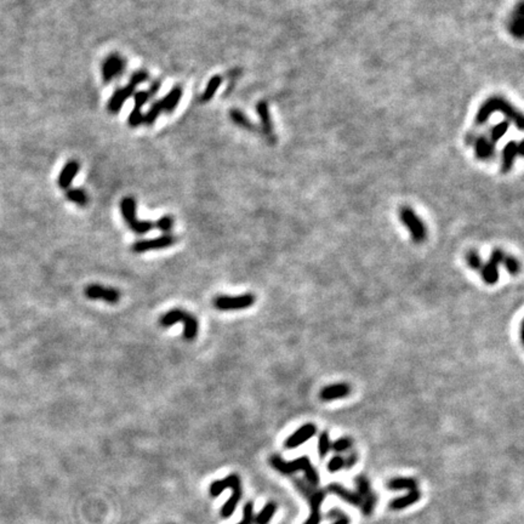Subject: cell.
I'll return each mask as SVG.
<instances>
[{"mask_svg":"<svg viewBox=\"0 0 524 524\" xmlns=\"http://www.w3.org/2000/svg\"><path fill=\"white\" fill-rule=\"evenodd\" d=\"M269 464H271L275 471H278L281 474H286V476L302 471L305 473L308 484L313 487H318V484H319L318 472L313 467V465H312L311 460L307 456H301V458L295 459L293 461H286L279 455H273L269 459Z\"/></svg>","mask_w":524,"mask_h":524,"instance_id":"6da1fadb","label":"cell"},{"mask_svg":"<svg viewBox=\"0 0 524 524\" xmlns=\"http://www.w3.org/2000/svg\"><path fill=\"white\" fill-rule=\"evenodd\" d=\"M295 487L300 494L305 496L306 500L308 501L309 511H311L308 518L303 524H319L321 520L320 508L324 499H326V492L300 479L295 480Z\"/></svg>","mask_w":524,"mask_h":524,"instance_id":"7a4b0ae2","label":"cell"},{"mask_svg":"<svg viewBox=\"0 0 524 524\" xmlns=\"http://www.w3.org/2000/svg\"><path fill=\"white\" fill-rule=\"evenodd\" d=\"M175 323H182L183 327H185V330H183V338H185L187 341H192L197 338L198 335V321L195 319L194 315H192L188 312L183 311V309L175 308L171 309V311L167 312V313L162 315L160 318V326L164 328H169L174 326Z\"/></svg>","mask_w":524,"mask_h":524,"instance_id":"3957f363","label":"cell"},{"mask_svg":"<svg viewBox=\"0 0 524 524\" xmlns=\"http://www.w3.org/2000/svg\"><path fill=\"white\" fill-rule=\"evenodd\" d=\"M148 79V74L145 72V70H139V72L134 73L131 75L130 82L127 87L118 89V90L114 91V94L112 95V97L108 101V105H107V109L108 112H111L114 114V113H118L122 109L123 105L127 101L131 95L135 94V89L141 83L146 82Z\"/></svg>","mask_w":524,"mask_h":524,"instance_id":"277c9868","label":"cell"},{"mask_svg":"<svg viewBox=\"0 0 524 524\" xmlns=\"http://www.w3.org/2000/svg\"><path fill=\"white\" fill-rule=\"evenodd\" d=\"M120 210L123 217L127 221L129 227L137 234H145L154 227V222L140 221L136 216V201L134 198L127 197L122 200Z\"/></svg>","mask_w":524,"mask_h":524,"instance_id":"5b68a950","label":"cell"},{"mask_svg":"<svg viewBox=\"0 0 524 524\" xmlns=\"http://www.w3.org/2000/svg\"><path fill=\"white\" fill-rule=\"evenodd\" d=\"M255 296L253 294H243L238 296H217L214 305L220 311H238V309L249 308L255 303Z\"/></svg>","mask_w":524,"mask_h":524,"instance_id":"8992f818","label":"cell"},{"mask_svg":"<svg viewBox=\"0 0 524 524\" xmlns=\"http://www.w3.org/2000/svg\"><path fill=\"white\" fill-rule=\"evenodd\" d=\"M354 482L355 486H357V493L361 499L360 508L363 511L364 516H372L376 502H378V496L373 492L369 480H368L366 476H361V474L357 476Z\"/></svg>","mask_w":524,"mask_h":524,"instance_id":"52a82bcc","label":"cell"},{"mask_svg":"<svg viewBox=\"0 0 524 524\" xmlns=\"http://www.w3.org/2000/svg\"><path fill=\"white\" fill-rule=\"evenodd\" d=\"M400 220L404 226L409 229L410 235L415 243H422L426 239V227L421 219L416 215L410 208H402L400 210Z\"/></svg>","mask_w":524,"mask_h":524,"instance_id":"ba28073f","label":"cell"},{"mask_svg":"<svg viewBox=\"0 0 524 524\" xmlns=\"http://www.w3.org/2000/svg\"><path fill=\"white\" fill-rule=\"evenodd\" d=\"M505 256L506 255H505L502 250H493L489 261L487 262L486 265H483L482 268H480V275H482V279L484 280V283L489 284V286H494V284L498 283L499 266L504 261Z\"/></svg>","mask_w":524,"mask_h":524,"instance_id":"9c48e42d","label":"cell"},{"mask_svg":"<svg viewBox=\"0 0 524 524\" xmlns=\"http://www.w3.org/2000/svg\"><path fill=\"white\" fill-rule=\"evenodd\" d=\"M85 295L91 300H103L107 303L114 305L120 299V294L113 288H106L99 284H91L85 289Z\"/></svg>","mask_w":524,"mask_h":524,"instance_id":"30bf717a","label":"cell"},{"mask_svg":"<svg viewBox=\"0 0 524 524\" xmlns=\"http://www.w3.org/2000/svg\"><path fill=\"white\" fill-rule=\"evenodd\" d=\"M176 241V238L171 234H164L162 237H158L155 239H148V240H139L136 241L133 245V250L137 254L146 253L148 250H154V249H164V248H169L171 245L175 244Z\"/></svg>","mask_w":524,"mask_h":524,"instance_id":"8fae6325","label":"cell"},{"mask_svg":"<svg viewBox=\"0 0 524 524\" xmlns=\"http://www.w3.org/2000/svg\"><path fill=\"white\" fill-rule=\"evenodd\" d=\"M125 68V61L119 55H111L106 58L102 66V76L105 83H111L120 75Z\"/></svg>","mask_w":524,"mask_h":524,"instance_id":"7c38bea8","label":"cell"},{"mask_svg":"<svg viewBox=\"0 0 524 524\" xmlns=\"http://www.w3.org/2000/svg\"><path fill=\"white\" fill-rule=\"evenodd\" d=\"M315 432H317V426L313 424H306L303 425L302 427H300L299 430L294 432L291 436L286 440V448L287 449H295L297 447H300L301 444L306 443L308 439H311L312 437L314 436Z\"/></svg>","mask_w":524,"mask_h":524,"instance_id":"4fadbf2b","label":"cell"},{"mask_svg":"<svg viewBox=\"0 0 524 524\" xmlns=\"http://www.w3.org/2000/svg\"><path fill=\"white\" fill-rule=\"evenodd\" d=\"M149 97L151 96H149L148 91H137V93L134 94L135 107L128 119V123L130 127L136 128L139 127L141 123H143V114L142 112H141V108L146 105L147 101L149 100Z\"/></svg>","mask_w":524,"mask_h":524,"instance_id":"5bb4252c","label":"cell"},{"mask_svg":"<svg viewBox=\"0 0 524 524\" xmlns=\"http://www.w3.org/2000/svg\"><path fill=\"white\" fill-rule=\"evenodd\" d=\"M238 488H241L240 478H239L237 473H232V474H229L228 477H226L225 479H219V480H215V482L211 483L210 488H209V493H210V496L216 498V496L221 495V493L223 492V490H226V489L234 490Z\"/></svg>","mask_w":524,"mask_h":524,"instance_id":"9a60e30c","label":"cell"},{"mask_svg":"<svg viewBox=\"0 0 524 524\" xmlns=\"http://www.w3.org/2000/svg\"><path fill=\"white\" fill-rule=\"evenodd\" d=\"M328 490L334 495H336L338 498L344 500L345 502H348L352 506L360 507L361 506V499L359 494L357 492H351L347 488H345L342 484L339 483H330L328 486Z\"/></svg>","mask_w":524,"mask_h":524,"instance_id":"2e32d148","label":"cell"},{"mask_svg":"<svg viewBox=\"0 0 524 524\" xmlns=\"http://www.w3.org/2000/svg\"><path fill=\"white\" fill-rule=\"evenodd\" d=\"M351 392V388L347 384H334L326 386L323 390L320 391L319 397L321 400L324 402H330V400H336V399H342V398L347 397Z\"/></svg>","mask_w":524,"mask_h":524,"instance_id":"e0dca14e","label":"cell"},{"mask_svg":"<svg viewBox=\"0 0 524 524\" xmlns=\"http://www.w3.org/2000/svg\"><path fill=\"white\" fill-rule=\"evenodd\" d=\"M420 499H421V493L419 492V489L410 490V492H408L406 495L393 499V500L390 502V508L393 511L404 510V508L416 504Z\"/></svg>","mask_w":524,"mask_h":524,"instance_id":"ac0fdd59","label":"cell"},{"mask_svg":"<svg viewBox=\"0 0 524 524\" xmlns=\"http://www.w3.org/2000/svg\"><path fill=\"white\" fill-rule=\"evenodd\" d=\"M78 171H79V164L74 160L68 162V163L64 165L62 171H61L60 176H58V180H57L58 186L63 189L68 188V187L72 185L73 180H74L75 175L78 174Z\"/></svg>","mask_w":524,"mask_h":524,"instance_id":"d6986e66","label":"cell"},{"mask_svg":"<svg viewBox=\"0 0 524 524\" xmlns=\"http://www.w3.org/2000/svg\"><path fill=\"white\" fill-rule=\"evenodd\" d=\"M181 97H182V89L180 87L174 88L164 99L158 101L159 106H160L162 108V112L173 113L175 109H176L177 105H179Z\"/></svg>","mask_w":524,"mask_h":524,"instance_id":"ffe728a7","label":"cell"},{"mask_svg":"<svg viewBox=\"0 0 524 524\" xmlns=\"http://www.w3.org/2000/svg\"><path fill=\"white\" fill-rule=\"evenodd\" d=\"M241 495H243V489L241 488L232 490L231 496H229V499L225 502V505H223L221 508L222 518H229V517L232 516L233 512L235 511V508H237L239 501H240Z\"/></svg>","mask_w":524,"mask_h":524,"instance_id":"44dd1931","label":"cell"},{"mask_svg":"<svg viewBox=\"0 0 524 524\" xmlns=\"http://www.w3.org/2000/svg\"><path fill=\"white\" fill-rule=\"evenodd\" d=\"M386 487L390 490H408V492H410V490L418 489V482L414 478L397 477L392 478Z\"/></svg>","mask_w":524,"mask_h":524,"instance_id":"7402d4cb","label":"cell"},{"mask_svg":"<svg viewBox=\"0 0 524 524\" xmlns=\"http://www.w3.org/2000/svg\"><path fill=\"white\" fill-rule=\"evenodd\" d=\"M277 512V504L273 501H269L265 505V507L260 511L259 514L254 518L255 524H268L269 520L273 518V516Z\"/></svg>","mask_w":524,"mask_h":524,"instance_id":"603a6c76","label":"cell"},{"mask_svg":"<svg viewBox=\"0 0 524 524\" xmlns=\"http://www.w3.org/2000/svg\"><path fill=\"white\" fill-rule=\"evenodd\" d=\"M221 83H222L221 76L220 75L213 76V78L209 80V83H208L203 95H201V101H203V102H209V101L214 97V95L217 93V90H219Z\"/></svg>","mask_w":524,"mask_h":524,"instance_id":"cb8c5ba5","label":"cell"},{"mask_svg":"<svg viewBox=\"0 0 524 524\" xmlns=\"http://www.w3.org/2000/svg\"><path fill=\"white\" fill-rule=\"evenodd\" d=\"M66 197L68 200L73 201V203L80 205V207H85V205L88 204L89 201V198L87 195V193H85L83 189H79V188H74V189H69V191H67L66 193Z\"/></svg>","mask_w":524,"mask_h":524,"instance_id":"d4e9b609","label":"cell"},{"mask_svg":"<svg viewBox=\"0 0 524 524\" xmlns=\"http://www.w3.org/2000/svg\"><path fill=\"white\" fill-rule=\"evenodd\" d=\"M330 449H332V440H330L329 433L327 431L321 432L318 437V454L320 458H326Z\"/></svg>","mask_w":524,"mask_h":524,"instance_id":"484cf974","label":"cell"},{"mask_svg":"<svg viewBox=\"0 0 524 524\" xmlns=\"http://www.w3.org/2000/svg\"><path fill=\"white\" fill-rule=\"evenodd\" d=\"M257 112H259L260 116H261V122H262L263 130L266 131V134H271V131H272V127H271V119H269V114H268L267 105H266L265 102L260 103L259 107H257Z\"/></svg>","mask_w":524,"mask_h":524,"instance_id":"4316f807","label":"cell"},{"mask_svg":"<svg viewBox=\"0 0 524 524\" xmlns=\"http://www.w3.org/2000/svg\"><path fill=\"white\" fill-rule=\"evenodd\" d=\"M160 113H162V108H160V106H159V102L157 101V102H154L151 106V108L148 109V112L143 115V123L147 125H152L153 123L157 120Z\"/></svg>","mask_w":524,"mask_h":524,"instance_id":"83f0119b","label":"cell"},{"mask_svg":"<svg viewBox=\"0 0 524 524\" xmlns=\"http://www.w3.org/2000/svg\"><path fill=\"white\" fill-rule=\"evenodd\" d=\"M229 115H231L232 122H234L235 124L239 125V127L253 129V127H251L250 122L248 120L247 116H245L240 111H238V109H233V111H231V113H229Z\"/></svg>","mask_w":524,"mask_h":524,"instance_id":"f1b7e54d","label":"cell"},{"mask_svg":"<svg viewBox=\"0 0 524 524\" xmlns=\"http://www.w3.org/2000/svg\"><path fill=\"white\" fill-rule=\"evenodd\" d=\"M255 513H254V502L248 501L243 507V519L237 524H253Z\"/></svg>","mask_w":524,"mask_h":524,"instance_id":"f546056e","label":"cell"},{"mask_svg":"<svg viewBox=\"0 0 524 524\" xmlns=\"http://www.w3.org/2000/svg\"><path fill=\"white\" fill-rule=\"evenodd\" d=\"M466 260H467V265L470 266L472 269H480L483 266V261L480 259L479 254L477 251H468L467 255H466Z\"/></svg>","mask_w":524,"mask_h":524,"instance_id":"4dcf8cb0","label":"cell"},{"mask_svg":"<svg viewBox=\"0 0 524 524\" xmlns=\"http://www.w3.org/2000/svg\"><path fill=\"white\" fill-rule=\"evenodd\" d=\"M352 447V440L351 438L348 437H342L340 439H336L335 442L332 443V449L336 453H342L348 450Z\"/></svg>","mask_w":524,"mask_h":524,"instance_id":"1f68e13d","label":"cell"},{"mask_svg":"<svg viewBox=\"0 0 524 524\" xmlns=\"http://www.w3.org/2000/svg\"><path fill=\"white\" fill-rule=\"evenodd\" d=\"M502 263H504L505 267H506L510 274H518V272L520 271V265L518 260L514 259L512 256H505Z\"/></svg>","mask_w":524,"mask_h":524,"instance_id":"d6a6232c","label":"cell"},{"mask_svg":"<svg viewBox=\"0 0 524 524\" xmlns=\"http://www.w3.org/2000/svg\"><path fill=\"white\" fill-rule=\"evenodd\" d=\"M345 467V459L340 455H335L328 462V471L329 472H338Z\"/></svg>","mask_w":524,"mask_h":524,"instance_id":"836d02e7","label":"cell"},{"mask_svg":"<svg viewBox=\"0 0 524 524\" xmlns=\"http://www.w3.org/2000/svg\"><path fill=\"white\" fill-rule=\"evenodd\" d=\"M174 225V219L171 216H163L158 220L157 222L154 223V227H157L160 231L168 233L173 228Z\"/></svg>","mask_w":524,"mask_h":524,"instance_id":"e575fe53","label":"cell"},{"mask_svg":"<svg viewBox=\"0 0 524 524\" xmlns=\"http://www.w3.org/2000/svg\"><path fill=\"white\" fill-rule=\"evenodd\" d=\"M358 456L355 453H351V455H348L347 459H345V467L346 468H352L354 466L355 462H357Z\"/></svg>","mask_w":524,"mask_h":524,"instance_id":"d590c367","label":"cell"},{"mask_svg":"<svg viewBox=\"0 0 524 524\" xmlns=\"http://www.w3.org/2000/svg\"><path fill=\"white\" fill-rule=\"evenodd\" d=\"M159 88H160V82H155V83H153L152 87L149 88V90H148L149 96H151V97H152V96H154V95L157 94L158 91H159Z\"/></svg>","mask_w":524,"mask_h":524,"instance_id":"8d00e7d4","label":"cell"},{"mask_svg":"<svg viewBox=\"0 0 524 524\" xmlns=\"http://www.w3.org/2000/svg\"><path fill=\"white\" fill-rule=\"evenodd\" d=\"M333 524H349V519L347 516H345V513H342L339 518H336V520Z\"/></svg>","mask_w":524,"mask_h":524,"instance_id":"74e56055","label":"cell"}]
</instances>
